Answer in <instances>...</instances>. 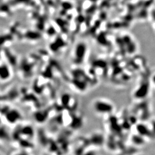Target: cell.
Wrapping results in <instances>:
<instances>
[{
  "label": "cell",
  "mask_w": 155,
  "mask_h": 155,
  "mask_svg": "<svg viewBox=\"0 0 155 155\" xmlns=\"http://www.w3.org/2000/svg\"><path fill=\"white\" fill-rule=\"evenodd\" d=\"M92 105L94 110L99 114L111 113L114 108V106L111 102L104 98L95 100Z\"/></svg>",
  "instance_id": "cell-1"
}]
</instances>
